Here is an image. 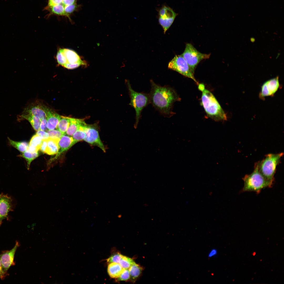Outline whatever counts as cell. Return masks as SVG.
Listing matches in <instances>:
<instances>
[{
	"instance_id": "cell-1",
	"label": "cell",
	"mask_w": 284,
	"mask_h": 284,
	"mask_svg": "<svg viewBox=\"0 0 284 284\" xmlns=\"http://www.w3.org/2000/svg\"><path fill=\"white\" fill-rule=\"evenodd\" d=\"M151 90L149 94L150 103L161 114L168 117L173 114L174 103L179 98L175 90L170 87L161 86L150 81Z\"/></svg>"
},
{
	"instance_id": "cell-2",
	"label": "cell",
	"mask_w": 284,
	"mask_h": 284,
	"mask_svg": "<svg viewBox=\"0 0 284 284\" xmlns=\"http://www.w3.org/2000/svg\"><path fill=\"white\" fill-rule=\"evenodd\" d=\"M198 88L202 92L201 104L207 116L216 121L227 120L226 114L213 94L202 83L198 85Z\"/></svg>"
},
{
	"instance_id": "cell-3",
	"label": "cell",
	"mask_w": 284,
	"mask_h": 284,
	"mask_svg": "<svg viewBox=\"0 0 284 284\" xmlns=\"http://www.w3.org/2000/svg\"><path fill=\"white\" fill-rule=\"evenodd\" d=\"M244 186L242 192L253 191L259 194L263 189L271 187L273 182L265 178L260 172L258 168V162L255 165L252 173L245 175L242 178Z\"/></svg>"
},
{
	"instance_id": "cell-4",
	"label": "cell",
	"mask_w": 284,
	"mask_h": 284,
	"mask_svg": "<svg viewBox=\"0 0 284 284\" xmlns=\"http://www.w3.org/2000/svg\"><path fill=\"white\" fill-rule=\"evenodd\" d=\"M283 154L282 152L276 154H269L265 156L263 160L258 162L259 170L267 180L273 182L277 167Z\"/></svg>"
},
{
	"instance_id": "cell-5",
	"label": "cell",
	"mask_w": 284,
	"mask_h": 284,
	"mask_svg": "<svg viewBox=\"0 0 284 284\" xmlns=\"http://www.w3.org/2000/svg\"><path fill=\"white\" fill-rule=\"evenodd\" d=\"M127 84L130 99V105L134 108L135 111V121L134 127L136 129L143 110L150 103V96L148 94L138 92L134 90L128 81L127 82Z\"/></svg>"
},
{
	"instance_id": "cell-6",
	"label": "cell",
	"mask_w": 284,
	"mask_h": 284,
	"mask_svg": "<svg viewBox=\"0 0 284 284\" xmlns=\"http://www.w3.org/2000/svg\"><path fill=\"white\" fill-rule=\"evenodd\" d=\"M57 62L59 65L68 69H72L81 65H86L85 61L74 51L67 48H60L56 55Z\"/></svg>"
},
{
	"instance_id": "cell-7",
	"label": "cell",
	"mask_w": 284,
	"mask_h": 284,
	"mask_svg": "<svg viewBox=\"0 0 284 284\" xmlns=\"http://www.w3.org/2000/svg\"><path fill=\"white\" fill-rule=\"evenodd\" d=\"M181 55L194 74L195 70L199 63L203 59L209 58L210 54L201 53L197 51L191 44L187 43L186 45L184 52Z\"/></svg>"
},
{
	"instance_id": "cell-8",
	"label": "cell",
	"mask_w": 284,
	"mask_h": 284,
	"mask_svg": "<svg viewBox=\"0 0 284 284\" xmlns=\"http://www.w3.org/2000/svg\"><path fill=\"white\" fill-rule=\"evenodd\" d=\"M168 68L192 79L196 83H197L194 77V74L181 55H176L169 63Z\"/></svg>"
},
{
	"instance_id": "cell-9",
	"label": "cell",
	"mask_w": 284,
	"mask_h": 284,
	"mask_svg": "<svg viewBox=\"0 0 284 284\" xmlns=\"http://www.w3.org/2000/svg\"><path fill=\"white\" fill-rule=\"evenodd\" d=\"M177 15L171 8L165 5L158 10L159 22L163 28L164 33L172 25Z\"/></svg>"
},
{
	"instance_id": "cell-10",
	"label": "cell",
	"mask_w": 284,
	"mask_h": 284,
	"mask_svg": "<svg viewBox=\"0 0 284 284\" xmlns=\"http://www.w3.org/2000/svg\"><path fill=\"white\" fill-rule=\"evenodd\" d=\"M85 136L84 141L91 145L96 146L105 152V146L100 139L98 126L96 124H87Z\"/></svg>"
},
{
	"instance_id": "cell-11",
	"label": "cell",
	"mask_w": 284,
	"mask_h": 284,
	"mask_svg": "<svg viewBox=\"0 0 284 284\" xmlns=\"http://www.w3.org/2000/svg\"><path fill=\"white\" fill-rule=\"evenodd\" d=\"M280 86L278 76L266 81L261 87L259 97L263 100L265 97L273 95Z\"/></svg>"
},
{
	"instance_id": "cell-12",
	"label": "cell",
	"mask_w": 284,
	"mask_h": 284,
	"mask_svg": "<svg viewBox=\"0 0 284 284\" xmlns=\"http://www.w3.org/2000/svg\"><path fill=\"white\" fill-rule=\"evenodd\" d=\"M19 246V242L17 241L14 247L11 250L4 251L0 255V258L3 268L6 273L10 267L15 265L14 258L16 250Z\"/></svg>"
},
{
	"instance_id": "cell-13",
	"label": "cell",
	"mask_w": 284,
	"mask_h": 284,
	"mask_svg": "<svg viewBox=\"0 0 284 284\" xmlns=\"http://www.w3.org/2000/svg\"><path fill=\"white\" fill-rule=\"evenodd\" d=\"M12 200L10 197L7 195H0V225L2 221L8 217V214L12 207Z\"/></svg>"
},
{
	"instance_id": "cell-14",
	"label": "cell",
	"mask_w": 284,
	"mask_h": 284,
	"mask_svg": "<svg viewBox=\"0 0 284 284\" xmlns=\"http://www.w3.org/2000/svg\"><path fill=\"white\" fill-rule=\"evenodd\" d=\"M48 108L40 104L35 103L28 106L24 110L23 113L37 116L41 120L46 118Z\"/></svg>"
},
{
	"instance_id": "cell-15",
	"label": "cell",
	"mask_w": 284,
	"mask_h": 284,
	"mask_svg": "<svg viewBox=\"0 0 284 284\" xmlns=\"http://www.w3.org/2000/svg\"><path fill=\"white\" fill-rule=\"evenodd\" d=\"M76 143L72 137L66 134L63 135L59 140L58 151L54 158H57L61 154L68 150Z\"/></svg>"
},
{
	"instance_id": "cell-16",
	"label": "cell",
	"mask_w": 284,
	"mask_h": 284,
	"mask_svg": "<svg viewBox=\"0 0 284 284\" xmlns=\"http://www.w3.org/2000/svg\"><path fill=\"white\" fill-rule=\"evenodd\" d=\"M61 116L52 110L47 109V127L48 130L56 128Z\"/></svg>"
},
{
	"instance_id": "cell-17",
	"label": "cell",
	"mask_w": 284,
	"mask_h": 284,
	"mask_svg": "<svg viewBox=\"0 0 284 284\" xmlns=\"http://www.w3.org/2000/svg\"><path fill=\"white\" fill-rule=\"evenodd\" d=\"M123 269L119 263H111L109 264L108 272L111 277L117 278L120 276Z\"/></svg>"
},
{
	"instance_id": "cell-18",
	"label": "cell",
	"mask_w": 284,
	"mask_h": 284,
	"mask_svg": "<svg viewBox=\"0 0 284 284\" xmlns=\"http://www.w3.org/2000/svg\"><path fill=\"white\" fill-rule=\"evenodd\" d=\"M20 119H25L28 120L34 129L36 131L40 130L41 119L39 117L28 114L23 113L19 116Z\"/></svg>"
},
{
	"instance_id": "cell-19",
	"label": "cell",
	"mask_w": 284,
	"mask_h": 284,
	"mask_svg": "<svg viewBox=\"0 0 284 284\" xmlns=\"http://www.w3.org/2000/svg\"><path fill=\"white\" fill-rule=\"evenodd\" d=\"M84 121L83 119L70 118L69 125L66 134L70 136H72Z\"/></svg>"
},
{
	"instance_id": "cell-20",
	"label": "cell",
	"mask_w": 284,
	"mask_h": 284,
	"mask_svg": "<svg viewBox=\"0 0 284 284\" xmlns=\"http://www.w3.org/2000/svg\"><path fill=\"white\" fill-rule=\"evenodd\" d=\"M59 140L50 138L47 139V145L45 153L51 155L57 154L59 150L58 143Z\"/></svg>"
},
{
	"instance_id": "cell-21",
	"label": "cell",
	"mask_w": 284,
	"mask_h": 284,
	"mask_svg": "<svg viewBox=\"0 0 284 284\" xmlns=\"http://www.w3.org/2000/svg\"><path fill=\"white\" fill-rule=\"evenodd\" d=\"M130 278L132 282H134L140 275L143 268L135 262L128 269Z\"/></svg>"
},
{
	"instance_id": "cell-22",
	"label": "cell",
	"mask_w": 284,
	"mask_h": 284,
	"mask_svg": "<svg viewBox=\"0 0 284 284\" xmlns=\"http://www.w3.org/2000/svg\"><path fill=\"white\" fill-rule=\"evenodd\" d=\"M87 124L84 121L78 129L72 135V137L77 143L84 140L85 136V128Z\"/></svg>"
},
{
	"instance_id": "cell-23",
	"label": "cell",
	"mask_w": 284,
	"mask_h": 284,
	"mask_svg": "<svg viewBox=\"0 0 284 284\" xmlns=\"http://www.w3.org/2000/svg\"><path fill=\"white\" fill-rule=\"evenodd\" d=\"M70 123V117L61 116L56 129L63 135L66 134Z\"/></svg>"
},
{
	"instance_id": "cell-24",
	"label": "cell",
	"mask_w": 284,
	"mask_h": 284,
	"mask_svg": "<svg viewBox=\"0 0 284 284\" xmlns=\"http://www.w3.org/2000/svg\"><path fill=\"white\" fill-rule=\"evenodd\" d=\"M65 7L63 4L61 3L55 5L47 6L45 9L49 11L52 14L66 17L64 11Z\"/></svg>"
},
{
	"instance_id": "cell-25",
	"label": "cell",
	"mask_w": 284,
	"mask_h": 284,
	"mask_svg": "<svg viewBox=\"0 0 284 284\" xmlns=\"http://www.w3.org/2000/svg\"><path fill=\"white\" fill-rule=\"evenodd\" d=\"M9 144L11 146L15 148L19 151L23 153L27 149L28 144L25 141H14L8 137Z\"/></svg>"
},
{
	"instance_id": "cell-26",
	"label": "cell",
	"mask_w": 284,
	"mask_h": 284,
	"mask_svg": "<svg viewBox=\"0 0 284 284\" xmlns=\"http://www.w3.org/2000/svg\"><path fill=\"white\" fill-rule=\"evenodd\" d=\"M38 156L39 153L38 152L32 153L26 150L22 154L18 155V156L22 157L25 159L27 163V169H28L31 162Z\"/></svg>"
},
{
	"instance_id": "cell-27",
	"label": "cell",
	"mask_w": 284,
	"mask_h": 284,
	"mask_svg": "<svg viewBox=\"0 0 284 284\" xmlns=\"http://www.w3.org/2000/svg\"><path fill=\"white\" fill-rule=\"evenodd\" d=\"M42 141V139L39 136L36 134L32 138L28 145L36 148L39 150Z\"/></svg>"
},
{
	"instance_id": "cell-28",
	"label": "cell",
	"mask_w": 284,
	"mask_h": 284,
	"mask_svg": "<svg viewBox=\"0 0 284 284\" xmlns=\"http://www.w3.org/2000/svg\"><path fill=\"white\" fill-rule=\"evenodd\" d=\"M134 262L132 259L123 255L119 263L123 268L129 269Z\"/></svg>"
},
{
	"instance_id": "cell-29",
	"label": "cell",
	"mask_w": 284,
	"mask_h": 284,
	"mask_svg": "<svg viewBox=\"0 0 284 284\" xmlns=\"http://www.w3.org/2000/svg\"><path fill=\"white\" fill-rule=\"evenodd\" d=\"M80 7V5H77L76 3L65 6L64 8V11L66 17L70 20V15L74 11L77 10Z\"/></svg>"
},
{
	"instance_id": "cell-30",
	"label": "cell",
	"mask_w": 284,
	"mask_h": 284,
	"mask_svg": "<svg viewBox=\"0 0 284 284\" xmlns=\"http://www.w3.org/2000/svg\"><path fill=\"white\" fill-rule=\"evenodd\" d=\"M49 138L55 139H59L63 135L58 130H48L47 131Z\"/></svg>"
},
{
	"instance_id": "cell-31",
	"label": "cell",
	"mask_w": 284,
	"mask_h": 284,
	"mask_svg": "<svg viewBox=\"0 0 284 284\" xmlns=\"http://www.w3.org/2000/svg\"><path fill=\"white\" fill-rule=\"evenodd\" d=\"M130 275L128 269L124 268L119 277L117 278V281H126L130 279Z\"/></svg>"
},
{
	"instance_id": "cell-32",
	"label": "cell",
	"mask_w": 284,
	"mask_h": 284,
	"mask_svg": "<svg viewBox=\"0 0 284 284\" xmlns=\"http://www.w3.org/2000/svg\"><path fill=\"white\" fill-rule=\"evenodd\" d=\"M123 256L119 253L113 255L107 259V263L108 264L113 262L119 263Z\"/></svg>"
},
{
	"instance_id": "cell-33",
	"label": "cell",
	"mask_w": 284,
	"mask_h": 284,
	"mask_svg": "<svg viewBox=\"0 0 284 284\" xmlns=\"http://www.w3.org/2000/svg\"><path fill=\"white\" fill-rule=\"evenodd\" d=\"M36 134L40 136L42 140H47L49 138L48 134L47 132L40 130L37 131Z\"/></svg>"
},
{
	"instance_id": "cell-34",
	"label": "cell",
	"mask_w": 284,
	"mask_h": 284,
	"mask_svg": "<svg viewBox=\"0 0 284 284\" xmlns=\"http://www.w3.org/2000/svg\"><path fill=\"white\" fill-rule=\"evenodd\" d=\"M47 118H44L41 120V122L40 127V130L47 131L48 129L47 127Z\"/></svg>"
},
{
	"instance_id": "cell-35",
	"label": "cell",
	"mask_w": 284,
	"mask_h": 284,
	"mask_svg": "<svg viewBox=\"0 0 284 284\" xmlns=\"http://www.w3.org/2000/svg\"><path fill=\"white\" fill-rule=\"evenodd\" d=\"M47 145V140H43V141L39 150L42 153H45Z\"/></svg>"
},
{
	"instance_id": "cell-36",
	"label": "cell",
	"mask_w": 284,
	"mask_h": 284,
	"mask_svg": "<svg viewBox=\"0 0 284 284\" xmlns=\"http://www.w3.org/2000/svg\"><path fill=\"white\" fill-rule=\"evenodd\" d=\"M62 0H48V6H52L62 3Z\"/></svg>"
},
{
	"instance_id": "cell-37",
	"label": "cell",
	"mask_w": 284,
	"mask_h": 284,
	"mask_svg": "<svg viewBox=\"0 0 284 284\" xmlns=\"http://www.w3.org/2000/svg\"><path fill=\"white\" fill-rule=\"evenodd\" d=\"M8 273H6L4 271L1 263L0 258V278L1 280L4 279Z\"/></svg>"
},
{
	"instance_id": "cell-38",
	"label": "cell",
	"mask_w": 284,
	"mask_h": 284,
	"mask_svg": "<svg viewBox=\"0 0 284 284\" xmlns=\"http://www.w3.org/2000/svg\"><path fill=\"white\" fill-rule=\"evenodd\" d=\"M77 0H62V4L65 6L76 3Z\"/></svg>"
},
{
	"instance_id": "cell-39",
	"label": "cell",
	"mask_w": 284,
	"mask_h": 284,
	"mask_svg": "<svg viewBox=\"0 0 284 284\" xmlns=\"http://www.w3.org/2000/svg\"><path fill=\"white\" fill-rule=\"evenodd\" d=\"M217 251L216 249H213L209 253L208 257L210 258L215 256L217 254Z\"/></svg>"
},
{
	"instance_id": "cell-40",
	"label": "cell",
	"mask_w": 284,
	"mask_h": 284,
	"mask_svg": "<svg viewBox=\"0 0 284 284\" xmlns=\"http://www.w3.org/2000/svg\"><path fill=\"white\" fill-rule=\"evenodd\" d=\"M256 253L255 252H253L252 253L253 255L255 256V255Z\"/></svg>"
}]
</instances>
